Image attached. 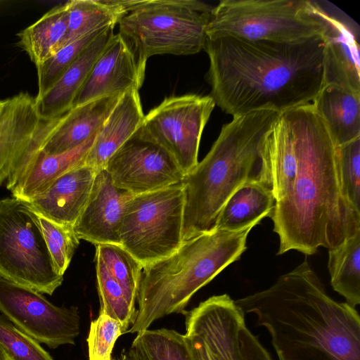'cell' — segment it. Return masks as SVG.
I'll return each mask as SVG.
<instances>
[{"mask_svg": "<svg viewBox=\"0 0 360 360\" xmlns=\"http://www.w3.org/2000/svg\"><path fill=\"white\" fill-rule=\"evenodd\" d=\"M203 49L210 60V96L233 117L312 103L323 86L321 37L275 42L207 36Z\"/></svg>", "mask_w": 360, "mask_h": 360, "instance_id": "cell-1", "label": "cell"}, {"mask_svg": "<svg viewBox=\"0 0 360 360\" xmlns=\"http://www.w3.org/2000/svg\"><path fill=\"white\" fill-rule=\"evenodd\" d=\"M297 153L290 189L269 215L279 237L277 255L297 250L306 255L330 250L360 231V212L345 198L337 146L312 103L288 110Z\"/></svg>", "mask_w": 360, "mask_h": 360, "instance_id": "cell-2", "label": "cell"}, {"mask_svg": "<svg viewBox=\"0 0 360 360\" xmlns=\"http://www.w3.org/2000/svg\"><path fill=\"white\" fill-rule=\"evenodd\" d=\"M235 301L266 329L278 360H360L358 311L328 295L307 259Z\"/></svg>", "mask_w": 360, "mask_h": 360, "instance_id": "cell-3", "label": "cell"}, {"mask_svg": "<svg viewBox=\"0 0 360 360\" xmlns=\"http://www.w3.org/2000/svg\"><path fill=\"white\" fill-rule=\"evenodd\" d=\"M278 114L264 109L233 117L206 156L184 176V240L212 231L221 207L240 186H272L263 141Z\"/></svg>", "mask_w": 360, "mask_h": 360, "instance_id": "cell-4", "label": "cell"}, {"mask_svg": "<svg viewBox=\"0 0 360 360\" xmlns=\"http://www.w3.org/2000/svg\"><path fill=\"white\" fill-rule=\"evenodd\" d=\"M254 226L199 234L184 240L168 257L143 267L136 297L139 308L126 333L149 329L154 321L173 313L186 314L193 295L240 259Z\"/></svg>", "mask_w": 360, "mask_h": 360, "instance_id": "cell-5", "label": "cell"}, {"mask_svg": "<svg viewBox=\"0 0 360 360\" xmlns=\"http://www.w3.org/2000/svg\"><path fill=\"white\" fill-rule=\"evenodd\" d=\"M212 6L197 0H143L119 21V33L146 68L154 55L203 49Z\"/></svg>", "mask_w": 360, "mask_h": 360, "instance_id": "cell-6", "label": "cell"}, {"mask_svg": "<svg viewBox=\"0 0 360 360\" xmlns=\"http://www.w3.org/2000/svg\"><path fill=\"white\" fill-rule=\"evenodd\" d=\"M309 0H223L213 7L207 36L292 42L321 37Z\"/></svg>", "mask_w": 360, "mask_h": 360, "instance_id": "cell-7", "label": "cell"}, {"mask_svg": "<svg viewBox=\"0 0 360 360\" xmlns=\"http://www.w3.org/2000/svg\"><path fill=\"white\" fill-rule=\"evenodd\" d=\"M0 276L51 295L63 276L54 267L39 214L25 200H0Z\"/></svg>", "mask_w": 360, "mask_h": 360, "instance_id": "cell-8", "label": "cell"}, {"mask_svg": "<svg viewBox=\"0 0 360 360\" xmlns=\"http://www.w3.org/2000/svg\"><path fill=\"white\" fill-rule=\"evenodd\" d=\"M182 183L132 195L125 202L120 245L143 267L168 257L184 242Z\"/></svg>", "mask_w": 360, "mask_h": 360, "instance_id": "cell-9", "label": "cell"}, {"mask_svg": "<svg viewBox=\"0 0 360 360\" xmlns=\"http://www.w3.org/2000/svg\"><path fill=\"white\" fill-rule=\"evenodd\" d=\"M63 115L44 116L27 92L0 98V186L14 181L36 160Z\"/></svg>", "mask_w": 360, "mask_h": 360, "instance_id": "cell-10", "label": "cell"}, {"mask_svg": "<svg viewBox=\"0 0 360 360\" xmlns=\"http://www.w3.org/2000/svg\"><path fill=\"white\" fill-rule=\"evenodd\" d=\"M214 106L210 96L165 98L145 115L141 127L172 155L186 175L198 163L202 134Z\"/></svg>", "mask_w": 360, "mask_h": 360, "instance_id": "cell-11", "label": "cell"}, {"mask_svg": "<svg viewBox=\"0 0 360 360\" xmlns=\"http://www.w3.org/2000/svg\"><path fill=\"white\" fill-rule=\"evenodd\" d=\"M0 311L19 330L52 349L74 345L79 334L77 307L56 306L41 293L1 276Z\"/></svg>", "mask_w": 360, "mask_h": 360, "instance_id": "cell-12", "label": "cell"}, {"mask_svg": "<svg viewBox=\"0 0 360 360\" xmlns=\"http://www.w3.org/2000/svg\"><path fill=\"white\" fill-rule=\"evenodd\" d=\"M105 169L117 188L132 195L181 184L172 155L141 127L110 158Z\"/></svg>", "mask_w": 360, "mask_h": 360, "instance_id": "cell-13", "label": "cell"}, {"mask_svg": "<svg viewBox=\"0 0 360 360\" xmlns=\"http://www.w3.org/2000/svg\"><path fill=\"white\" fill-rule=\"evenodd\" d=\"M245 314L229 295L210 297L188 311L186 333L193 360H242Z\"/></svg>", "mask_w": 360, "mask_h": 360, "instance_id": "cell-14", "label": "cell"}, {"mask_svg": "<svg viewBox=\"0 0 360 360\" xmlns=\"http://www.w3.org/2000/svg\"><path fill=\"white\" fill-rule=\"evenodd\" d=\"M310 5L322 25L323 86L360 93L359 30L333 5L317 1Z\"/></svg>", "mask_w": 360, "mask_h": 360, "instance_id": "cell-15", "label": "cell"}, {"mask_svg": "<svg viewBox=\"0 0 360 360\" xmlns=\"http://www.w3.org/2000/svg\"><path fill=\"white\" fill-rule=\"evenodd\" d=\"M145 70L124 37L120 33L113 34L93 65L72 107L103 96L139 90Z\"/></svg>", "mask_w": 360, "mask_h": 360, "instance_id": "cell-16", "label": "cell"}, {"mask_svg": "<svg viewBox=\"0 0 360 360\" xmlns=\"http://www.w3.org/2000/svg\"><path fill=\"white\" fill-rule=\"evenodd\" d=\"M132 194L115 186L105 169L96 172L87 202L73 226L79 240L120 245L124 207Z\"/></svg>", "mask_w": 360, "mask_h": 360, "instance_id": "cell-17", "label": "cell"}, {"mask_svg": "<svg viewBox=\"0 0 360 360\" xmlns=\"http://www.w3.org/2000/svg\"><path fill=\"white\" fill-rule=\"evenodd\" d=\"M96 172L87 165L77 166L27 202L47 219L73 226L87 202Z\"/></svg>", "mask_w": 360, "mask_h": 360, "instance_id": "cell-18", "label": "cell"}, {"mask_svg": "<svg viewBox=\"0 0 360 360\" xmlns=\"http://www.w3.org/2000/svg\"><path fill=\"white\" fill-rule=\"evenodd\" d=\"M144 117L139 90L123 93L96 135L83 165L96 172L105 169L110 158L141 127Z\"/></svg>", "mask_w": 360, "mask_h": 360, "instance_id": "cell-19", "label": "cell"}, {"mask_svg": "<svg viewBox=\"0 0 360 360\" xmlns=\"http://www.w3.org/2000/svg\"><path fill=\"white\" fill-rule=\"evenodd\" d=\"M122 94L103 96L72 107L64 114L60 124L43 152L49 155L61 153L96 136Z\"/></svg>", "mask_w": 360, "mask_h": 360, "instance_id": "cell-20", "label": "cell"}, {"mask_svg": "<svg viewBox=\"0 0 360 360\" xmlns=\"http://www.w3.org/2000/svg\"><path fill=\"white\" fill-rule=\"evenodd\" d=\"M109 27L98 37L64 72L51 88L36 100L41 114L53 118L61 116L73 106L93 65L113 35Z\"/></svg>", "mask_w": 360, "mask_h": 360, "instance_id": "cell-21", "label": "cell"}, {"mask_svg": "<svg viewBox=\"0 0 360 360\" xmlns=\"http://www.w3.org/2000/svg\"><path fill=\"white\" fill-rule=\"evenodd\" d=\"M96 136L70 150L54 155L43 151L14 181L6 184L12 196L28 202L45 191L59 176L83 165Z\"/></svg>", "mask_w": 360, "mask_h": 360, "instance_id": "cell-22", "label": "cell"}, {"mask_svg": "<svg viewBox=\"0 0 360 360\" xmlns=\"http://www.w3.org/2000/svg\"><path fill=\"white\" fill-rule=\"evenodd\" d=\"M276 199L272 186L264 181L245 183L226 201L214 222V230L237 231L269 217Z\"/></svg>", "mask_w": 360, "mask_h": 360, "instance_id": "cell-23", "label": "cell"}, {"mask_svg": "<svg viewBox=\"0 0 360 360\" xmlns=\"http://www.w3.org/2000/svg\"><path fill=\"white\" fill-rule=\"evenodd\" d=\"M312 104L337 146L360 137V93L324 85Z\"/></svg>", "mask_w": 360, "mask_h": 360, "instance_id": "cell-24", "label": "cell"}, {"mask_svg": "<svg viewBox=\"0 0 360 360\" xmlns=\"http://www.w3.org/2000/svg\"><path fill=\"white\" fill-rule=\"evenodd\" d=\"M136 3V0L67 1L68 30L61 47L89 33L114 27Z\"/></svg>", "mask_w": 360, "mask_h": 360, "instance_id": "cell-25", "label": "cell"}, {"mask_svg": "<svg viewBox=\"0 0 360 360\" xmlns=\"http://www.w3.org/2000/svg\"><path fill=\"white\" fill-rule=\"evenodd\" d=\"M66 3L55 6L18 34V44L36 68L61 47L68 30Z\"/></svg>", "mask_w": 360, "mask_h": 360, "instance_id": "cell-26", "label": "cell"}, {"mask_svg": "<svg viewBox=\"0 0 360 360\" xmlns=\"http://www.w3.org/2000/svg\"><path fill=\"white\" fill-rule=\"evenodd\" d=\"M328 268L333 290L356 309L360 304V231L328 250Z\"/></svg>", "mask_w": 360, "mask_h": 360, "instance_id": "cell-27", "label": "cell"}, {"mask_svg": "<svg viewBox=\"0 0 360 360\" xmlns=\"http://www.w3.org/2000/svg\"><path fill=\"white\" fill-rule=\"evenodd\" d=\"M128 349L134 360H193L185 335L167 328L137 333Z\"/></svg>", "mask_w": 360, "mask_h": 360, "instance_id": "cell-28", "label": "cell"}, {"mask_svg": "<svg viewBox=\"0 0 360 360\" xmlns=\"http://www.w3.org/2000/svg\"><path fill=\"white\" fill-rule=\"evenodd\" d=\"M95 247V257L102 262L124 290L130 306L135 308L143 265L120 245L100 244Z\"/></svg>", "mask_w": 360, "mask_h": 360, "instance_id": "cell-29", "label": "cell"}, {"mask_svg": "<svg viewBox=\"0 0 360 360\" xmlns=\"http://www.w3.org/2000/svg\"><path fill=\"white\" fill-rule=\"evenodd\" d=\"M95 262L101 304L99 314H107L120 321L124 333H126L136 319V310L130 306L124 290L110 275L102 262L95 257Z\"/></svg>", "mask_w": 360, "mask_h": 360, "instance_id": "cell-30", "label": "cell"}, {"mask_svg": "<svg viewBox=\"0 0 360 360\" xmlns=\"http://www.w3.org/2000/svg\"><path fill=\"white\" fill-rule=\"evenodd\" d=\"M109 27L89 33L62 46L51 58L36 68L38 84L36 100L40 99L79 55Z\"/></svg>", "mask_w": 360, "mask_h": 360, "instance_id": "cell-31", "label": "cell"}, {"mask_svg": "<svg viewBox=\"0 0 360 360\" xmlns=\"http://www.w3.org/2000/svg\"><path fill=\"white\" fill-rule=\"evenodd\" d=\"M39 218L55 269L59 275L63 276L79 245V240L73 226L58 224L39 214Z\"/></svg>", "mask_w": 360, "mask_h": 360, "instance_id": "cell-32", "label": "cell"}, {"mask_svg": "<svg viewBox=\"0 0 360 360\" xmlns=\"http://www.w3.org/2000/svg\"><path fill=\"white\" fill-rule=\"evenodd\" d=\"M337 160L342 193L360 212V137L337 146Z\"/></svg>", "mask_w": 360, "mask_h": 360, "instance_id": "cell-33", "label": "cell"}, {"mask_svg": "<svg viewBox=\"0 0 360 360\" xmlns=\"http://www.w3.org/2000/svg\"><path fill=\"white\" fill-rule=\"evenodd\" d=\"M0 346L9 360H53L34 338L0 315Z\"/></svg>", "mask_w": 360, "mask_h": 360, "instance_id": "cell-34", "label": "cell"}, {"mask_svg": "<svg viewBox=\"0 0 360 360\" xmlns=\"http://www.w3.org/2000/svg\"><path fill=\"white\" fill-rule=\"evenodd\" d=\"M124 334L122 325L105 314L91 321L88 338L89 360H111L117 338Z\"/></svg>", "mask_w": 360, "mask_h": 360, "instance_id": "cell-35", "label": "cell"}]
</instances>
